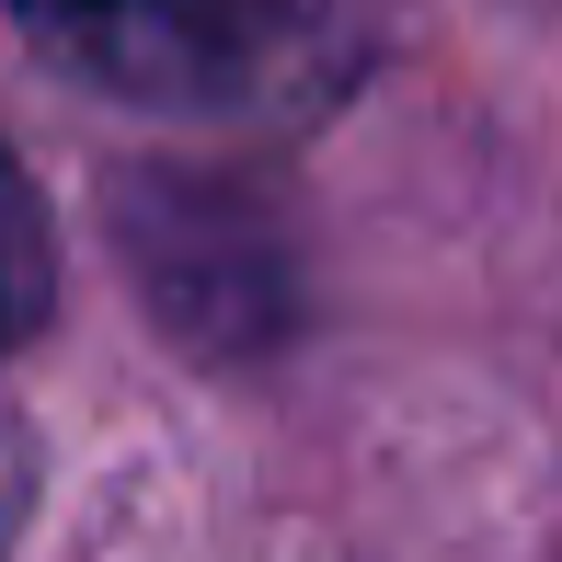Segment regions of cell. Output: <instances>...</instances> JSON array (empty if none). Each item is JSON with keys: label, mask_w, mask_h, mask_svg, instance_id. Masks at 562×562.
I'll use <instances>...</instances> for the list:
<instances>
[{"label": "cell", "mask_w": 562, "mask_h": 562, "mask_svg": "<svg viewBox=\"0 0 562 562\" xmlns=\"http://www.w3.org/2000/svg\"><path fill=\"white\" fill-rule=\"evenodd\" d=\"M12 23L138 115L299 126L368 69L356 0H12Z\"/></svg>", "instance_id": "obj_1"}, {"label": "cell", "mask_w": 562, "mask_h": 562, "mask_svg": "<svg viewBox=\"0 0 562 562\" xmlns=\"http://www.w3.org/2000/svg\"><path fill=\"white\" fill-rule=\"evenodd\" d=\"M46 311H58V229H46L35 172H23L12 138H0V356L35 345Z\"/></svg>", "instance_id": "obj_3"}, {"label": "cell", "mask_w": 562, "mask_h": 562, "mask_svg": "<svg viewBox=\"0 0 562 562\" xmlns=\"http://www.w3.org/2000/svg\"><path fill=\"white\" fill-rule=\"evenodd\" d=\"M104 207H115V252H126V276H138L149 322L184 356L241 368V356L288 345L299 241H288V218H276L265 184L195 172V161H138V172H115Z\"/></svg>", "instance_id": "obj_2"}, {"label": "cell", "mask_w": 562, "mask_h": 562, "mask_svg": "<svg viewBox=\"0 0 562 562\" xmlns=\"http://www.w3.org/2000/svg\"><path fill=\"white\" fill-rule=\"evenodd\" d=\"M23 505H35V437H23V425L0 414V540L23 528Z\"/></svg>", "instance_id": "obj_4"}]
</instances>
